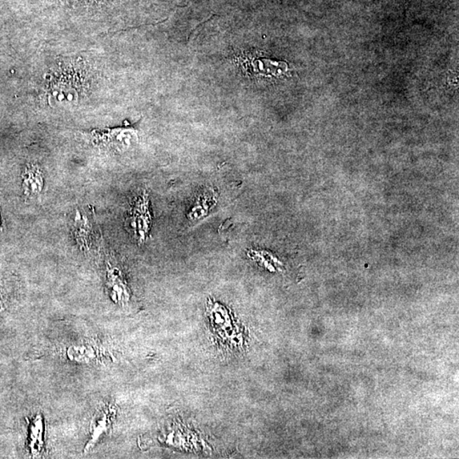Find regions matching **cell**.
Wrapping results in <instances>:
<instances>
[{"instance_id": "1", "label": "cell", "mask_w": 459, "mask_h": 459, "mask_svg": "<svg viewBox=\"0 0 459 459\" xmlns=\"http://www.w3.org/2000/svg\"><path fill=\"white\" fill-rule=\"evenodd\" d=\"M127 225L139 244L146 243L152 228L150 200L146 191L137 195L128 213Z\"/></svg>"}, {"instance_id": "5", "label": "cell", "mask_w": 459, "mask_h": 459, "mask_svg": "<svg viewBox=\"0 0 459 459\" xmlns=\"http://www.w3.org/2000/svg\"><path fill=\"white\" fill-rule=\"evenodd\" d=\"M267 66H264L263 60L260 59L249 58L246 62V67L248 68L251 72L255 74H276L279 63L270 62L267 60Z\"/></svg>"}, {"instance_id": "2", "label": "cell", "mask_w": 459, "mask_h": 459, "mask_svg": "<svg viewBox=\"0 0 459 459\" xmlns=\"http://www.w3.org/2000/svg\"><path fill=\"white\" fill-rule=\"evenodd\" d=\"M88 136L95 146L119 152L128 151L138 142V137L135 131L124 128L93 131Z\"/></svg>"}, {"instance_id": "7", "label": "cell", "mask_w": 459, "mask_h": 459, "mask_svg": "<svg viewBox=\"0 0 459 459\" xmlns=\"http://www.w3.org/2000/svg\"><path fill=\"white\" fill-rule=\"evenodd\" d=\"M2 227V219H1V215H0V229H1Z\"/></svg>"}, {"instance_id": "3", "label": "cell", "mask_w": 459, "mask_h": 459, "mask_svg": "<svg viewBox=\"0 0 459 459\" xmlns=\"http://www.w3.org/2000/svg\"><path fill=\"white\" fill-rule=\"evenodd\" d=\"M46 186V176L39 164H29L22 174V190L26 199H34L41 196Z\"/></svg>"}, {"instance_id": "6", "label": "cell", "mask_w": 459, "mask_h": 459, "mask_svg": "<svg viewBox=\"0 0 459 459\" xmlns=\"http://www.w3.org/2000/svg\"><path fill=\"white\" fill-rule=\"evenodd\" d=\"M212 196L213 195H209V197H206V195H205L204 197H200L191 213L190 215L192 219H200L207 215L208 208H211L213 206V204H208L207 203L211 202V201H215V197Z\"/></svg>"}, {"instance_id": "4", "label": "cell", "mask_w": 459, "mask_h": 459, "mask_svg": "<svg viewBox=\"0 0 459 459\" xmlns=\"http://www.w3.org/2000/svg\"><path fill=\"white\" fill-rule=\"evenodd\" d=\"M74 234L80 251H92L91 249H93L94 247L93 228L87 217L83 215L79 211L76 212L74 218Z\"/></svg>"}]
</instances>
